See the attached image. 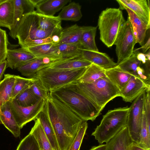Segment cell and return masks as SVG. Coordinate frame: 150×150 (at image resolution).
Returning <instances> with one entry per match:
<instances>
[{
  "instance_id": "6da1fadb",
  "label": "cell",
  "mask_w": 150,
  "mask_h": 150,
  "mask_svg": "<svg viewBox=\"0 0 150 150\" xmlns=\"http://www.w3.org/2000/svg\"><path fill=\"white\" fill-rule=\"evenodd\" d=\"M46 102L59 150H67L84 121L49 93Z\"/></svg>"
},
{
  "instance_id": "7a4b0ae2",
  "label": "cell",
  "mask_w": 150,
  "mask_h": 150,
  "mask_svg": "<svg viewBox=\"0 0 150 150\" xmlns=\"http://www.w3.org/2000/svg\"><path fill=\"white\" fill-rule=\"evenodd\" d=\"M75 82L49 92L82 120L93 121L101 111L77 88Z\"/></svg>"
},
{
  "instance_id": "3957f363",
  "label": "cell",
  "mask_w": 150,
  "mask_h": 150,
  "mask_svg": "<svg viewBox=\"0 0 150 150\" xmlns=\"http://www.w3.org/2000/svg\"><path fill=\"white\" fill-rule=\"evenodd\" d=\"M78 91L101 111L106 104L120 96V90L106 77L89 83L75 82Z\"/></svg>"
},
{
  "instance_id": "277c9868",
  "label": "cell",
  "mask_w": 150,
  "mask_h": 150,
  "mask_svg": "<svg viewBox=\"0 0 150 150\" xmlns=\"http://www.w3.org/2000/svg\"><path fill=\"white\" fill-rule=\"evenodd\" d=\"M129 110V107L127 106L109 110L103 116L91 135L100 144L107 142L127 126Z\"/></svg>"
},
{
  "instance_id": "5b68a950",
  "label": "cell",
  "mask_w": 150,
  "mask_h": 150,
  "mask_svg": "<svg viewBox=\"0 0 150 150\" xmlns=\"http://www.w3.org/2000/svg\"><path fill=\"white\" fill-rule=\"evenodd\" d=\"M87 67L70 70L45 67L39 71L33 77L38 79L46 89L50 92L77 81Z\"/></svg>"
},
{
  "instance_id": "8992f818",
  "label": "cell",
  "mask_w": 150,
  "mask_h": 150,
  "mask_svg": "<svg viewBox=\"0 0 150 150\" xmlns=\"http://www.w3.org/2000/svg\"><path fill=\"white\" fill-rule=\"evenodd\" d=\"M119 8H107L99 16L98 26L100 39L108 47L114 45L120 29L125 22Z\"/></svg>"
},
{
  "instance_id": "52a82bcc",
  "label": "cell",
  "mask_w": 150,
  "mask_h": 150,
  "mask_svg": "<svg viewBox=\"0 0 150 150\" xmlns=\"http://www.w3.org/2000/svg\"><path fill=\"white\" fill-rule=\"evenodd\" d=\"M61 32L43 30L39 23L38 13L35 11L23 16L18 28L16 38L21 47L32 40L59 35Z\"/></svg>"
},
{
  "instance_id": "ba28073f",
  "label": "cell",
  "mask_w": 150,
  "mask_h": 150,
  "mask_svg": "<svg viewBox=\"0 0 150 150\" xmlns=\"http://www.w3.org/2000/svg\"><path fill=\"white\" fill-rule=\"evenodd\" d=\"M136 43V39L128 17L117 34L114 45L117 57V65L129 58Z\"/></svg>"
},
{
  "instance_id": "9c48e42d",
  "label": "cell",
  "mask_w": 150,
  "mask_h": 150,
  "mask_svg": "<svg viewBox=\"0 0 150 150\" xmlns=\"http://www.w3.org/2000/svg\"><path fill=\"white\" fill-rule=\"evenodd\" d=\"M146 90L141 93L129 107L127 127L133 142L137 143L139 139Z\"/></svg>"
},
{
  "instance_id": "30bf717a",
  "label": "cell",
  "mask_w": 150,
  "mask_h": 150,
  "mask_svg": "<svg viewBox=\"0 0 150 150\" xmlns=\"http://www.w3.org/2000/svg\"><path fill=\"white\" fill-rule=\"evenodd\" d=\"M46 101L41 99L34 105L25 107L20 105L14 99L10 101L13 114L21 129L27 123L36 119L43 109Z\"/></svg>"
},
{
  "instance_id": "8fae6325",
  "label": "cell",
  "mask_w": 150,
  "mask_h": 150,
  "mask_svg": "<svg viewBox=\"0 0 150 150\" xmlns=\"http://www.w3.org/2000/svg\"><path fill=\"white\" fill-rule=\"evenodd\" d=\"M150 89L148 85L138 76L132 75L120 90V96L126 102H131L141 93Z\"/></svg>"
},
{
  "instance_id": "7c38bea8",
  "label": "cell",
  "mask_w": 150,
  "mask_h": 150,
  "mask_svg": "<svg viewBox=\"0 0 150 150\" xmlns=\"http://www.w3.org/2000/svg\"><path fill=\"white\" fill-rule=\"evenodd\" d=\"M119 5L129 8L138 17L148 28H150V1L149 0H116Z\"/></svg>"
},
{
  "instance_id": "4fadbf2b",
  "label": "cell",
  "mask_w": 150,
  "mask_h": 150,
  "mask_svg": "<svg viewBox=\"0 0 150 150\" xmlns=\"http://www.w3.org/2000/svg\"><path fill=\"white\" fill-rule=\"evenodd\" d=\"M14 15L13 23L9 33L13 39H16L18 28L21 21L25 15L35 11L34 6L30 0H13Z\"/></svg>"
},
{
  "instance_id": "5bb4252c",
  "label": "cell",
  "mask_w": 150,
  "mask_h": 150,
  "mask_svg": "<svg viewBox=\"0 0 150 150\" xmlns=\"http://www.w3.org/2000/svg\"><path fill=\"white\" fill-rule=\"evenodd\" d=\"M119 5V9L125 10L127 11L128 14V17L136 39V43H139L142 46L145 41L147 32L150 29L132 10L125 6Z\"/></svg>"
},
{
  "instance_id": "9a60e30c",
  "label": "cell",
  "mask_w": 150,
  "mask_h": 150,
  "mask_svg": "<svg viewBox=\"0 0 150 150\" xmlns=\"http://www.w3.org/2000/svg\"><path fill=\"white\" fill-rule=\"evenodd\" d=\"M36 57L26 49L21 48L8 49L6 56L7 67L17 69Z\"/></svg>"
},
{
  "instance_id": "2e32d148",
  "label": "cell",
  "mask_w": 150,
  "mask_h": 150,
  "mask_svg": "<svg viewBox=\"0 0 150 150\" xmlns=\"http://www.w3.org/2000/svg\"><path fill=\"white\" fill-rule=\"evenodd\" d=\"M0 124L3 125L15 137L20 136L21 129L15 119L10 101L0 108Z\"/></svg>"
},
{
  "instance_id": "e0dca14e",
  "label": "cell",
  "mask_w": 150,
  "mask_h": 150,
  "mask_svg": "<svg viewBox=\"0 0 150 150\" xmlns=\"http://www.w3.org/2000/svg\"><path fill=\"white\" fill-rule=\"evenodd\" d=\"M25 49L31 53L36 58H47L53 62L62 58L56 46L52 42Z\"/></svg>"
},
{
  "instance_id": "ac0fdd59",
  "label": "cell",
  "mask_w": 150,
  "mask_h": 150,
  "mask_svg": "<svg viewBox=\"0 0 150 150\" xmlns=\"http://www.w3.org/2000/svg\"><path fill=\"white\" fill-rule=\"evenodd\" d=\"M81 57L105 69L114 67L117 65L106 53L99 51L82 49Z\"/></svg>"
},
{
  "instance_id": "d6986e66",
  "label": "cell",
  "mask_w": 150,
  "mask_h": 150,
  "mask_svg": "<svg viewBox=\"0 0 150 150\" xmlns=\"http://www.w3.org/2000/svg\"><path fill=\"white\" fill-rule=\"evenodd\" d=\"M92 64L81 57H78L62 58L51 62L47 67L55 69L70 70L87 67Z\"/></svg>"
},
{
  "instance_id": "ffe728a7",
  "label": "cell",
  "mask_w": 150,
  "mask_h": 150,
  "mask_svg": "<svg viewBox=\"0 0 150 150\" xmlns=\"http://www.w3.org/2000/svg\"><path fill=\"white\" fill-rule=\"evenodd\" d=\"M132 142L126 126L106 143L105 150H129Z\"/></svg>"
},
{
  "instance_id": "44dd1931",
  "label": "cell",
  "mask_w": 150,
  "mask_h": 150,
  "mask_svg": "<svg viewBox=\"0 0 150 150\" xmlns=\"http://www.w3.org/2000/svg\"><path fill=\"white\" fill-rule=\"evenodd\" d=\"M53 62L47 58H36L25 63L17 69L22 75L31 78L39 71L47 67Z\"/></svg>"
},
{
  "instance_id": "7402d4cb",
  "label": "cell",
  "mask_w": 150,
  "mask_h": 150,
  "mask_svg": "<svg viewBox=\"0 0 150 150\" xmlns=\"http://www.w3.org/2000/svg\"><path fill=\"white\" fill-rule=\"evenodd\" d=\"M36 119L39 120L43 130L50 144L55 150H59L54 130L49 119L46 101L44 106Z\"/></svg>"
},
{
  "instance_id": "603a6c76",
  "label": "cell",
  "mask_w": 150,
  "mask_h": 150,
  "mask_svg": "<svg viewBox=\"0 0 150 150\" xmlns=\"http://www.w3.org/2000/svg\"><path fill=\"white\" fill-rule=\"evenodd\" d=\"M83 26L76 24L63 29L59 35L58 44L80 43L83 31Z\"/></svg>"
},
{
  "instance_id": "cb8c5ba5",
  "label": "cell",
  "mask_w": 150,
  "mask_h": 150,
  "mask_svg": "<svg viewBox=\"0 0 150 150\" xmlns=\"http://www.w3.org/2000/svg\"><path fill=\"white\" fill-rule=\"evenodd\" d=\"M70 0H43L36 7V11L42 14L53 16L58 12Z\"/></svg>"
},
{
  "instance_id": "d4e9b609",
  "label": "cell",
  "mask_w": 150,
  "mask_h": 150,
  "mask_svg": "<svg viewBox=\"0 0 150 150\" xmlns=\"http://www.w3.org/2000/svg\"><path fill=\"white\" fill-rule=\"evenodd\" d=\"M13 0H3L0 3V26L8 28L12 27L14 15Z\"/></svg>"
},
{
  "instance_id": "484cf974",
  "label": "cell",
  "mask_w": 150,
  "mask_h": 150,
  "mask_svg": "<svg viewBox=\"0 0 150 150\" xmlns=\"http://www.w3.org/2000/svg\"><path fill=\"white\" fill-rule=\"evenodd\" d=\"M4 76V79L0 82V108L12 99L16 80L15 75L6 74Z\"/></svg>"
},
{
  "instance_id": "4316f807",
  "label": "cell",
  "mask_w": 150,
  "mask_h": 150,
  "mask_svg": "<svg viewBox=\"0 0 150 150\" xmlns=\"http://www.w3.org/2000/svg\"><path fill=\"white\" fill-rule=\"evenodd\" d=\"M106 77L120 90L133 75L125 72L117 66L105 69Z\"/></svg>"
},
{
  "instance_id": "83f0119b",
  "label": "cell",
  "mask_w": 150,
  "mask_h": 150,
  "mask_svg": "<svg viewBox=\"0 0 150 150\" xmlns=\"http://www.w3.org/2000/svg\"><path fill=\"white\" fill-rule=\"evenodd\" d=\"M83 26V31L80 42L82 49L99 51L95 41L97 26Z\"/></svg>"
},
{
  "instance_id": "f1b7e54d",
  "label": "cell",
  "mask_w": 150,
  "mask_h": 150,
  "mask_svg": "<svg viewBox=\"0 0 150 150\" xmlns=\"http://www.w3.org/2000/svg\"><path fill=\"white\" fill-rule=\"evenodd\" d=\"M81 6L78 3L71 2L64 6L59 13L58 17L61 21H77L82 18Z\"/></svg>"
},
{
  "instance_id": "f546056e",
  "label": "cell",
  "mask_w": 150,
  "mask_h": 150,
  "mask_svg": "<svg viewBox=\"0 0 150 150\" xmlns=\"http://www.w3.org/2000/svg\"><path fill=\"white\" fill-rule=\"evenodd\" d=\"M35 124L29 133L35 137L39 148L43 150H55L47 137L39 120L36 119Z\"/></svg>"
},
{
  "instance_id": "4dcf8cb0",
  "label": "cell",
  "mask_w": 150,
  "mask_h": 150,
  "mask_svg": "<svg viewBox=\"0 0 150 150\" xmlns=\"http://www.w3.org/2000/svg\"><path fill=\"white\" fill-rule=\"evenodd\" d=\"M106 77L105 69L92 63L87 68L83 74L77 81L81 83H89L100 78Z\"/></svg>"
},
{
  "instance_id": "1f68e13d",
  "label": "cell",
  "mask_w": 150,
  "mask_h": 150,
  "mask_svg": "<svg viewBox=\"0 0 150 150\" xmlns=\"http://www.w3.org/2000/svg\"><path fill=\"white\" fill-rule=\"evenodd\" d=\"M62 58L81 57L82 49L80 43L54 44Z\"/></svg>"
},
{
  "instance_id": "d6a6232c",
  "label": "cell",
  "mask_w": 150,
  "mask_h": 150,
  "mask_svg": "<svg viewBox=\"0 0 150 150\" xmlns=\"http://www.w3.org/2000/svg\"><path fill=\"white\" fill-rule=\"evenodd\" d=\"M137 143L142 147L150 150V122L146 120L144 110L140 128L139 139Z\"/></svg>"
},
{
  "instance_id": "836d02e7",
  "label": "cell",
  "mask_w": 150,
  "mask_h": 150,
  "mask_svg": "<svg viewBox=\"0 0 150 150\" xmlns=\"http://www.w3.org/2000/svg\"><path fill=\"white\" fill-rule=\"evenodd\" d=\"M139 52L134 50L131 56L128 59L117 65L123 71L133 75L138 76L137 69L140 66L142 62L137 59V56Z\"/></svg>"
},
{
  "instance_id": "e575fe53",
  "label": "cell",
  "mask_w": 150,
  "mask_h": 150,
  "mask_svg": "<svg viewBox=\"0 0 150 150\" xmlns=\"http://www.w3.org/2000/svg\"><path fill=\"white\" fill-rule=\"evenodd\" d=\"M16 81L13 88L12 99L27 89L34 80L33 78H25L15 75Z\"/></svg>"
},
{
  "instance_id": "d590c367",
  "label": "cell",
  "mask_w": 150,
  "mask_h": 150,
  "mask_svg": "<svg viewBox=\"0 0 150 150\" xmlns=\"http://www.w3.org/2000/svg\"><path fill=\"white\" fill-rule=\"evenodd\" d=\"M41 99L29 91L28 88L14 99L20 105L28 107L34 105Z\"/></svg>"
},
{
  "instance_id": "8d00e7d4",
  "label": "cell",
  "mask_w": 150,
  "mask_h": 150,
  "mask_svg": "<svg viewBox=\"0 0 150 150\" xmlns=\"http://www.w3.org/2000/svg\"><path fill=\"white\" fill-rule=\"evenodd\" d=\"M33 78H34V80L28 89L39 98L46 101L48 97L49 92L38 79Z\"/></svg>"
},
{
  "instance_id": "74e56055",
  "label": "cell",
  "mask_w": 150,
  "mask_h": 150,
  "mask_svg": "<svg viewBox=\"0 0 150 150\" xmlns=\"http://www.w3.org/2000/svg\"><path fill=\"white\" fill-rule=\"evenodd\" d=\"M88 127L87 121H84L67 150H79L83 137Z\"/></svg>"
},
{
  "instance_id": "f35d334b",
  "label": "cell",
  "mask_w": 150,
  "mask_h": 150,
  "mask_svg": "<svg viewBox=\"0 0 150 150\" xmlns=\"http://www.w3.org/2000/svg\"><path fill=\"white\" fill-rule=\"evenodd\" d=\"M39 147L34 137L30 133L23 139L16 150H39Z\"/></svg>"
},
{
  "instance_id": "ab89813d",
  "label": "cell",
  "mask_w": 150,
  "mask_h": 150,
  "mask_svg": "<svg viewBox=\"0 0 150 150\" xmlns=\"http://www.w3.org/2000/svg\"><path fill=\"white\" fill-rule=\"evenodd\" d=\"M8 43L6 31L0 28V63L6 60Z\"/></svg>"
},
{
  "instance_id": "60d3db41",
  "label": "cell",
  "mask_w": 150,
  "mask_h": 150,
  "mask_svg": "<svg viewBox=\"0 0 150 150\" xmlns=\"http://www.w3.org/2000/svg\"><path fill=\"white\" fill-rule=\"evenodd\" d=\"M52 37L50 36L44 39H37L30 41L23 45L21 47L26 48L45 44L52 42Z\"/></svg>"
},
{
  "instance_id": "b9f144b4",
  "label": "cell",
  "mask_w": 150,
  "mask_h": 150,
  "mask_svg": "<svg viewBox=\"0 0 150 150\" xmlns=\"http://www.w3.org/2000/svg\"><path fill=\"white\" fill-rule=\"evenodd\" d=\"M150 35H149V37L147 38V40L145 41V42L144 45L142 46L141 48L143 53H145L148 50H149L150 47Z\"/></svg>"
},
{
  "instance_id": "7bdbcfd3",
  "label": "cell",
  "mask_w": 150,
  "mask_h": 150,
  "mask_svg": "<svg viewBox=\"0 0 150 150\" xmlns=\"http://www.w3.org/2000/svg\"><path fill=\"white\" fill-rule=\"evenodd\" d=\"M7 61L5 60L0 63V82L3 77V75L7 67Z\"/></svg>"
},
{
  "instance_id": "ee69618b",
  "label": "cell",
  "mask_w": 150,
  "mask_h": 150,
  "mask_svg": "<svg viewBox=\"0 0 150 150\" xmlns=\"http://www.w3.org/2000/svg\"><path fill=\"white\" fill-rule=\"evenodd\" d=\"M129 150H148L139 145L136 142H132L130 144Z\"/></svg>"
},
{
  "instance_id": "f6af8a7d",
  "label": "cell",
  "mask_w": 150,
  "mask_h": 150,
  "mask_svg": "<svg viewBox=\"0 0 150 150\" xmlns=\"http://www.w3.org/2000/svg\"><path fill=\"white\" fill-rule=\"evenodd\" d=\"M138 59L144 64H145L148 61L145 54L138 52L137 56ZM149 61V60H148Z\"/></svg>"
},
{
  "instance_id": "bcb514c9",
  "label": "cell",
  "mask_w": 150,
  "mask_h": 150,
  "mask_svg": "<svg viewBox=\"0 0 150 150\" xmlns=\"http://www.w3.org/2000/svg\"><path fill=\"white\" fill-rule=\"evenodd\" d=\"M106 144H100L97 146H92L89 150H105Z\"/></svg>"
},
{
  "instance_id": "7dc6e473",
  "label": "cell",
  "mask_w": 150,
  "mask_h": 150,
  "mask_svg": "<svg viewBox=\"0 0 150 150\" xmlns=\"http://www.w3.org/2000/svg\"><path fill=\"white\" fill-rule=\"evenodd\" d=\"M52 42L54 44H57L59 41V35H54L52 37Z\"/></svg>"
},
{
  "instance_id": "c3c4849f",
  "label": "cell",
  "mask_w": 150,
  "mask_h": 150,
  "mask_svg": "<svg viewBox=\"0 0 150 150\" xmlns=\"http://www.w3.org/2000/svg\"><path fill=\"white\" fill-rule=\"evenodd\" d=\"M30 1L33 4L35 8L40 3L42 2L43 0H30Z\"/></svg>"
},
{
  "instance_id": "681fc988",
  "label": "cell",
  "mask_w": 150,
  "mask_h": 150,
  "mask_svg": "<svg viewBox=\"0 0 150 150\" xmlns=\"http://www.w3.org/2000/svg\"><path fill=\"white\" fill-rule=\"evenodd\" d=\"M39 150H43L42 149L39 148Z\"/></svg>"
}]
</instances>
